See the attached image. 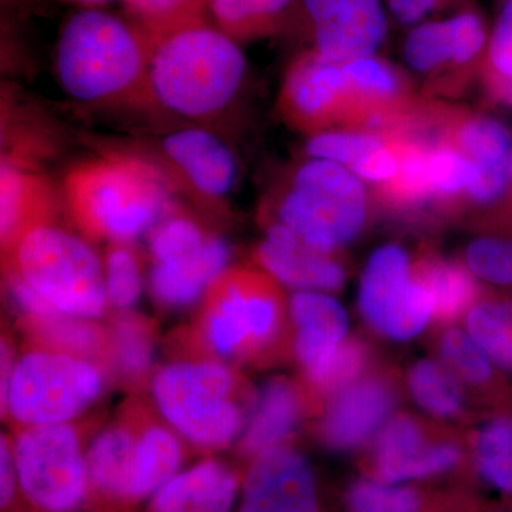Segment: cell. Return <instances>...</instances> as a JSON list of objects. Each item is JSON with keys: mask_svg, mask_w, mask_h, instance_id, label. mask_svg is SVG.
Masks as SVG:
<instances>
[{"mask_svg": "<svg viewBox=\"0 0 512 512\" xmlns=\"http://www.w3.org/2000/svg\"><path fill=\"white\" fill-rule=\"evenodd\" d=\"M148 249L153 264L183 258L200 249L211 237L200 222L177 207L148 232Z\"/></svg>", "mask_w": 512, "mask_h": 512, "instance_id": "cell-34", "label": "cell"}, {"mask_svg": "<svg viewBox=\"0 0 512 512\" xmlns=\"http://www.w3.org/2000/svg\"><path fill=\"white\" fill-rule=\"evenodd\" d=\"M439 356L463 383L473 387L485 386L493 376V362L474 342L468 332L448 328L439 338Z\"/></svg>", "mask_w": 512, "mask_h": 512, "instance_id": "cell-36", "label": "cell"}, {"mask_svg": "<svg viewBox=\"0 0 512 512\" xmlns=\"http://www.w3.org/2000/svg\"><path fill=\"white\" fill-rule=\"evenodd\" d=\"M466 323L468 335L491 362L512 370V299L474 303Z\"/></svg>", "mask_w": 512, "mask_h": 512, "instance_id": "cell-30", "label": "cell"}, {"mask_svg": "<svg viewBox=\"0 0 512 512\" xmlns=\"http://www.w3.org/2000/svg\"><path fill=\"white\" fill-rule=\"evenodd\" d=\"M352 99L343 63L316 52L292 64L282 87L281 109L295 126L318 131L346 114Z\"/></svg>", "mask_w": 512, "mask_h": 512, "instance_id": "cell-13", "label": "cell"}, {"mask_svg": "<svg viewBox=\"0 0 512 512\" xmlns=\"http://www.w3.org/2000/svg\"><path fill=\"white\" fill-rule=\"evenodd\" d=\"M170 174L150 158L107 153L74 164L62 204L89 241L133 244L177 207Z\"/></svg>", "mask_w": 512, "mask_h": 512, "instance_id": "cell-1", "label": "cell"}, {"mask_svg": "<svg viewBox=\"0 0 512 512\" xmlns=\"http://www.w3.org/2000/svg\"><path fill=\"white\" fill-rule=\"evenodd\" d=\"M343 66L352 92L360 101L389 100L399 92V77L389 64L365 57Z\"/></svg>", "mask_w": 512, "mask_h": 512, "instance_id": "cell-42", "label": "cell"}, {"mask_svg": "<svg viewBox=\"0 0 512 512\" xmlns=\"http://www.w3.org/2000/svg\"><path fill=\"white\" fill-rule=\"evenodd\" d=\"M359 311L370 328L392 340L413 339L433 318L429 289L413 275L399 245H384L370 256L360 279Z\"/></svg>", "mask_w": 512, "mask_h": 512, "instance_id": "cell-11", "label": "cell"}, {"mask_svg": "<svg viewBox=\"0 0 512 512\" xmlns=\"http://www.w3.org/2000/svg\"><path fill=\"white\" fill-rule=\"evenodd\" d=\"M63 2L77 3V5L96 6L110 2V0H63Z\"/></svg>", "mask_w": 512, "mask_h": 512, "instance_id": "cell-51", "label": "cell"}, {"mask_svg": "<svg viewBox=\"0 0 512 512\" xmlns=\"http://www.w3.org/2000/svg\"><path fill=\"white\" fill-rule=\"evenodd\" d=\"M86 433L72 421L16 430L20 494L36 512H77L89 503Z\"/></svg>", "mask_w": 512, "mask_h": 512, "instance_id": "cell-10", "label": "cell"}, {"mask_svg": "<svg viewBox=\"0 0 512 512\" xmlns=\"http://www.w3.org/2000/svg\"><path fill=\"white\" fill-rule=\"evenodd\" d=\"M508 174H510V180L512 183V151H511L510 161H508Z\"/></svg>", "mask_w": 512, "mask_h": 512, "instance_id": "cell-52", "label": "cell"}, {"mask_svg": "<svg viewBox=\"0 0 512 512\" xmlns=\"http://www.w3.org/2000/svg\"><path fill=\"white\" fill-rule=\"evenodd\" d=\"M430 183L434 197H453L470 191L478 174L460 150L437 147L429 153Z\"/></svg>", "mask_w": 512, "mask_h": 512, "instance_id": "cell-38", "label": "cell"}, {"mask_svg": "<svg viewBox=\"0 0 512 512\" xmlns=\"http://www.w3.org/2000/svg\"><path fill=\"white\" fill-rule=\"evenodd\" d=\"M350 512H419L420 497L412 488L359 481L348 493Z\"/></svg>", "mask_w": 512, "mask_h": 512, "instance_id": "cell-40", "label": "cell"}, {"mask_svg": "<svg viewBox=\"0 0 512 512\" xmlns=\"http://www.w3.org/2000/svg\"><path fill=\"white\" fill-rule=\"evenodd\" d=\"M107 302L116 312L131 311L143 292V262L133 244L111 242L104 254Z\"/></svg>", "mask_w": 512, "mask_h": 512, "instance_id": "cell-32", "label": "cell"}, {"mask_svg": "<svg viewBox=\"0 0 512 512\" xmlns=\"http://www.w3.org/2000/svg\"><path fill=\"white\" fill-rule=\"evenodd\" d=\"M156 336L153 320L133 311L116 312L107 326L104 359L111 382L133 393L151 384Z\"/></svg>", "mask_w": 512, "mask_h": 512, "instance_id": "cell-25", "label": "cell"}, {"mask_svg": "<svg viewBox=\"0 0 512 512\" xmlns=\"http://www.w3.org/2000/svg\"><path fill=\"white\" fill-rule=\"evenodd\" d=\"M383 146L382 138L372 133L325 131L309 140L306 151L312 158L333 161L350 168L367 154Z\"/></svg>", "mask_w": 512, "mask_h": 512, "instance_id": "cell-39", "label": "cell"}, {"mask_svg": "<svg viewBox=\"0 0 512 512\" xmlns=\"http://www.w3.org/2000/svg\"><path fill=\"white\" fill-rule=\"evenodd\" d=\"M247 60L232 37L207 23L165 37L151 55L150 87L164 109L205 119L237 96Z\"/></svg>", "mask_w": 512, "mask_h": 512, "instance_id": "cell-6", "label": "cell"}, {"mask_svg": "<svg viewBox=\"0 0 512 512\" xmlns=\"http://www.w3.org/2000/svg\"><path fill=\"white\" fill-rule=\"evenodd\" d=\"M440 0H389L394 18L404 25L420 22L439 5Z\"/></svg>", "mask_w": 512, "mask_h": 512, "instance_id": "cell-48", "label": "cell"}, {"mask_svg": "<svg viewBox=\"0 0 512 512\" xmlns=\"http://www.w3.org/2000/svg\"><path fill=\"white\" fill-rule=\"evenodd\" d=\"M151 55L153 46L136 26L101 10H82L60 35L57 77L67 94L86 103L154 101Z\"/></svg>", "mask_w": 512, "mask_h": 512, "instance_id": "cell-3", "label": "cell"}, {"mask_svg": "<svg viewBox=\"0 0 512 512\" xmlns=\"http://www.w3.org/2000/svg\"><path fill=\"white\" fill-rule=\"evenodd\" d=\"M285 312L276 279L265 271L228 266L202 296L197 322L184 342L194 355L258 365L279 352Z\"/></svg>", "mask_w": 512, "mask_h": 512, "instance_id": "cell-5", "label": "cell"}, {"mask_svg": "<svg viewBox=\"0 0 512 512\" xmlns=\"http://www.w3.org/2000/svg\"><path fill=\"white\" fill-rule=\"evenodd\" d=\"M478 471L488 484L512 493V419L488 421L474 443Z\"/></svg>", "mask_w": 512, "mask_h": 512, "instance_id": "cell-33", "label": "cell"}, {"mask_svg": "<svg viewBox=\"0 0 512 512\" xmlns=\"http://www.w3.org/2000/svg\"><path fill=\"white\" fill-rule=\"evenodd\" d=\"M467 268L474 276L495 285H512L511 239H476L466 251Z\"/></svg>", "mask_w": 512, "mask_h": 512, "instance_id": "cell-41", "label": "cell"}, {"mask_svg": "<svg viewBox=\"0 0 512 512\" xmlns=\"http://www.w3.org/2000/svg\"><path fill=\"white\" fill-rule=\"evenodd\" d=\"M20 493L18 468L13 456L12 439L2 434L0 439V504L2 512H9Z\"/></svg>", "mask_w": 512, "mask_h": 512, "instance_id": "cell-47", "label": "cell"}, {"mask_svg": "<svg viewBox=\"0 0 512 512\" xmlns=\"http://www.w3.org/2000/svg\"><path fill=\"white\" fill-rule=\"evenodd\" d=\"M407 386L414 402L437 419H458L466 410L461 380L441 360L414 363L407 375Z\"/></svg>", "mask_w": 512, "mask_h": 512, "instance_id": "cell-28", "label": "cell"}, {"mask_svg": "<svg viewBox=\"0 0 512 512\" xmlns=\"http://www.w3.org/2000/svg\"><path fill=\"white\" fill-rule=\"evenodd\" d=\"M433 298V318L450 323L470 311L477 301L478 285L473 272L458 262L429 259L416 272Z\"/></svg>", "mask_w": 512, "mask_h": 512, "instance_id": "cell-27", "label": "cell"}, {"mask_svg": "<svg viewBox=\"0 0 512 512\" xmlns=\"http://www.w3.org/2000/svg\"><path fill=\"white\" fill-rule=\"evenodd\" d=\"M399 165L400 154L383 146L357 161L350 167V170L362 180L373 181V183H390L396 177Z\"/></svg>", "mask_w": 512, "mask_h": 512, "instance_id": "cell-46", "label": "cell"}, {"mask_svg": "<svg viewBox=\"0 0 512 512\" xmlns=\"http://www.w3.org/2000/svg\"><path fill=\"white\" fill-rule=\"evenodd\" d=\"M255 259L266 274L296 292H336L345 285V269L332 254L309 247L279 222L269 225Z\"/></svg>", "mask_w": 512, "mask_h": 512, "instance_id": "cell-18", "label": "cell"}, {"mask_svg": "<svg viewBox=\"0 0 512 512\" xmlns=\"http://www.w3.org/2000/svg\"><path fill=\"white\" fill-rule=\"evenodd\" d=\"M130 18L150 45L156 47L165 37L205 23L210 0H123Z\"/></svg>", "mask_w": 512, "mask_h": 512, "instance_id": "cell-29", "label": "cell"}, {"mask_svg": "<svg viewBox=\"0 0 512 512\" xmlns=\"http://www.w3.org/2000/svg\"><path fill=\"white\" fill-rule=\"evenodd\" d=\"M370 365V350L356 338H346L333 355L311 372L303 373L306 387L315 399H330L340 390L365 376Z\"/></svg>", "mask_w": 512, "mask_h": 512, "instance_id": "cell-31", "label": "cell"}, {"mask_svg": "<svg viewBox=\"0 0 512 512\" xmlns=\"http://www.w3.org/2000/svg\"><path fill=\"white\" fill-rule=\"evenodd\" d=\"M0 369H2V380H0V404L5 406L8 399L10 380H12L13 372H15L16 356L15 346L9 333L3 332L2 336V352H0Z\"/></svg>", "mask_w": 512, "mask_h": 512, "instance_id": "cell-49", "label": "cell"}, {"mask_svg": "<svg viewBox=\"0 0 512 512\" xmlns=\"http://www.w3.org/2000/svg\"><path fill=\"white\" fill-rule=\"evenodd\" d=\"M453 33L454 62L466 64L480 55L487 43L483 19L474 12L460 13L448 19Z\"/></svg>", "mask_w": 512, "mask_h": 512, "instance_id": "cell-44", "label": "cell"}, {"mask_svg": "<svg viewBox=\"0 0 512 512\" xmlns=\"http://www.w3.org/2000/svg\"><path fill=\"white\" fill-rule=\"evenodd\" d=\"M367 200L362 181L345 165L313 158L296 171L282 198L278 222L316 251L333 254L365 227Z\"/></svg>", "mask_w": 512, "mask_h": 512, "instance_id": "cell-9", "label": "cell"}, {"mask_svg": "<svg viewBox=\"0 0 512 512\" xmlns=\"http://www.w3.org/2000/svg\"><path fill=\"white\" fill-rule=\"evenodd\" d=\"M490 90L495 100L512 107V77L491 76Z\"/></svg>", "mask_w": 512, "mask_h": 512, "instance_id": "cell-50", "label": "cell"}, {"mask_svg": "<svg viewBox=\"0 0 512 512\" xmlns=\"http://www.w3.org/2000/svg\"><path fill=\"white\" fill-rule=\"evenodd\" d=\"M404 59L414 70L424 73L454 62L450 22H427L413 29L404 43Z\"/></svg>", "mask_w": 512, "mask_h": 512, "instance_id": "cell-37", "label": "cell"}, {"mask_svg": "<svg viewBox=\"0 0 512 512\" xmlns=\"http://www.w3.org/2000/svg\"><path fill=\"white\" fill-rule=\"evenodd\" d=\"M150 386L157 412L202 453L239 440L258 394L228 362L194 353L157 369Z\"/></svg>", "mask_w": 512, "mask_h": 512, "instance_id": "cell-2", "label": "cell"}, {"mask_svg": "<svg viewBox=\"0 0 512 512\" xmlns=\"http://www.w3.org/2000/svg\"><path fill=\"white\" fill-rule=\"evenodd\" d=\"M238 484L231 467L207 458L168 481L151 497L147 512H232Z\"/></svg>", "mask_w": 512, "mask_h": 512, "instance_id": "cell-24", "label": "cell"}, {"mask_svg": "<svg viewBox=\"0 0 512 512\" xmlns=\"http://www.w3.org/2000/svg\"><path fill=\"white\" fill-rule=\"evenodd\" d=\"M231 251L224 239L212 234L192 254L170 262L153 264L150 293L158 305L181 309L194 305L212 282L228 268Z\"/></svg>", "mask_w": 512, "mask_h": 512, "instance_id": "cell-22", "label": "cell"}, {"mask_svg": "<svg viewBox=\"0 0 512 512\" xmlns=\"http://www.w3.org/2000/svg\"><path fill=\"white\" fill-rule=\"evenodd\" d=\"M311 393L285 376L269 379L256 394L254 409L239 437L242 456L254 458L269 448L288 444L311 409Z\"/></svg>", "mask_w": 512, "mask_h": 512, "instance_id": "cell-19", "label": "cell"}, {"mask_svg": "<svg viewBox=\"0 0 512 512\" xmlns=\"http://www.w3.org/2000/svg\"><path fill=\"white\" fill-rule=\"evenodd\" d=\"M458 150L477 170L476 184L467 192L477 204H494L510 185L508 161L512 151V134L507 126L490 117H474L457 131Z\"/></svg>", "mask_w": 512, "mask_h": 512, "instance_id": "cell-23", "label": "cell"}, {"mask_svg": "<svg viewBox=\"0 0 512 512\" xmlns=\"http://www.w3.org/2000/svg\"><path fill=\"white\" fill-rule=\"evenodd\" d=\"M397 403L392 380L365 375L330 397L319 423L326 447L349 451L363 446L390 420Z\"/></svg>", "mask_w": 512, "mask_h": 512, "instance_id": "cell-15", "label": "cell"}, {"mask_svg": "<svg viewBox=\"0 0 512 512\" xmlns=\"http://www.w3.org/2000/svg\"><path fill=\"white\" fill-rule=\"evenodd\" d=\"M239 512H320L315 474L306 457L288 444L256 456Z\"/></svg>", "mask_w": 512, "mask_h": 512, "instance_id": "cell-12", "label": "cell"}, {"mask_svg": "<svg viewBox=\"0 0 512 512\" xmlns=\"http://www.w3.org/2000/svg\"><path fill=\"white\" fill-rule=\"evenodd\" d=\"M289 316L295 329L293 356L303 373L325 363L348 335V313L325 292L293 293L289 301Z\"/></svg>", "mask_w": 512, "mask_h": 512, "instance_id": "cell-21", "label": "cell"}, {"mask_svg": "<svg viewBox=\"0 0 512 512\" xmlns=\"http://www.w3.org/2000/svg\"><path fill=\"white\" fill-rule=\"evenodd\" d=\"M163 151L185 181L202 197L220 201L237 180V161L231 150L202 128H183L168 134Z\"/></svg>", "mask_w": 512, "mask_h": 512, "instance_id": "cell-20", "label": "cell"}, {"mask_svg": "<svg viewBox=\"0 0 512 512\" xmlns=\"http://www.w3.org/2000/svg\"><path fill=\"white\" fill-rule=\"evenodd\" d=\"M429 148L407 147L400 154L399 171L390 183L397 197L420 202L434 197L430 183Z\"/></svg>", "mask_w": 512, "mask_h": 512, "instance_id": "cell-43", "label": "cell"}, {"mask_svg": "<svg viewBox=\"0 0 512 512\" xmlns=\"http://www.w3.org/2000/svg\"><path fill=\"white\" fill-rule=\"evenodd\" d=\"M2 269L16 272L57 311L74 318L106 316L104 266L89 244L69 229L42 225L20 239Z\"/></svg>", "mask_w": 512, "mask_h": 512, "instance_id": "cell-7", "label": "cell"}, {"mask_svg": "<svg viewBox=\"0 0 512 512\" xmlns=\"http://www.w3.org/2000/svg\"><path fill=\"white\" fill-rule=\"evenodd\" d=\"M292 0H210L220 30L232 37H248L266 29Z\"/></svg>", "mask_w": 512, "mask_h": 512, "instance_id": "cell-35", "label": "cell"}, {"mask_svg": "<svg viewBox=\"0 0 512 512\" xmlns=\"http://www.w3.org/2000/svg\"><path fill=\"white\" fill-rule=\"evenodd\" d=\"M320 56L336 63L372 57L387 32L380 0H303Z\"/></svg>", "mask_w": 512, "mask_h": 512, "instance_id": "cell-14", "label": "cell"}, {"mask_svg": "<svg viewBox=\"0 0 512 512\" xmlns=\"http://www.w3.org/2000/svg\"><path fill=\"white\" fill-rule=\"evenodd\" d=\"M184 458L180 434L148 404L131 400L87 447L90 498L140 503L177 476Z\"/></svg>", "mask_w": 512, "mask_h": 512, "instance_id": "cell-4", "label": "cell"}, {"mask_svg": "<svg viewBox=\"0 0 512 512\" xmlns=\"http://www.w3.org/2000/svg\"><path fill=\"white\" fill-rule=\"evenodd\" d=\"M109 380L94 360L30 345L16 360L2 419L15 431L70 423L101 399Z\"/></svg>", "mask_w": 512, "mask_h": 512, "instance_id": "cell-8", "label": "cell"}, {"mask_svg": "<svg viewBox=\"0 0 512 512\" xmlns=\"http://www.w3.org/2000/svg\"><path fill=\"white\" fill-rule=\"evenodd\" d=\"M461 448L454 441H431L426 427L409 414H397L380 430L375 460L387 483L439 476L460 463Z\"/></svg>", "mask_w": 512, "mask_h": 512, "instance_id": "cell-16", "label": "cell"}, {"mask_svg": "<svg viewBox=\"0 0 512 512\" xmlns=\"http://www.w3.org/2000/svg\"><path fill=\"white\" fill-rule=\"evenodd\" d=\"M491 76L512 77V0H503L488 45Z\"/></svg>", "mask_w": 512, "mask_h": 512, "instance_id": "cell-45", "label": "cell"}, {"mask_svg": "<svg viewBox=\"0 0 512 512\" xmlns=\"http://www.w3.org/2000/svg\"><path fill=\"white\" fill-rule=\"evenodd\" d=\"M18 325L28 336L30 345L84 357L104 366L107 328L96 320L55 312L42 316H18Z\"/></svg>", "mask_w": 512, "mask_h": 512, "instance_id": "cell-26", "label": "cell"}, {"mask_svg": "<svg viewBox=\"0 0 512 512\" xmlns=\"http://www.w3.org/2000/svg\"><path fill=\"white\" fill-rule=\"evenodd\" d=\"M62 194L29 165L2 158L0 165V245L2 259L20 239L42 225L55 224Z\"/></svg>", "mask_w": 512, "mask_h": 512, "instance_id": "cell-17", "label": "cell"}]
</instances>
